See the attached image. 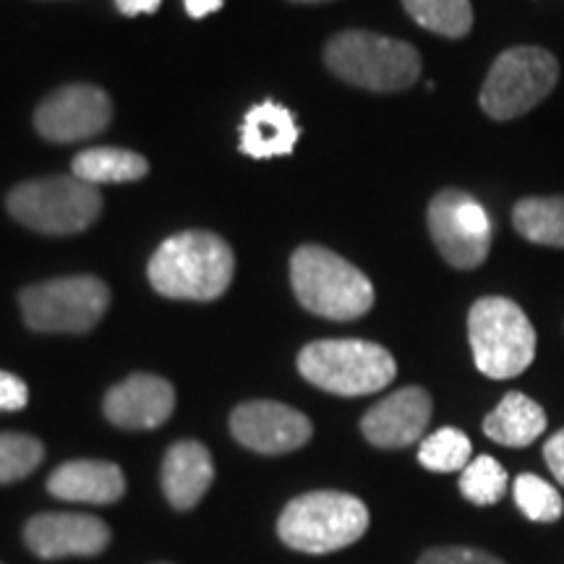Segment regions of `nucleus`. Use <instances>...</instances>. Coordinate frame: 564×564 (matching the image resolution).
Masks as SVG:
<instances>
[{
	"label": "nucleus",
	"instance_id": "f257e3e1",
	"mask_svg": "<svg viewBox=\"0 0 564 564\" xmlns=\"http://www.w3.org/2000/svg\"><path fill=\"white\" fill-rule=\"evenodd\" d=\"M236 259L220 236L186 230L160 243L150 259V282L160 295L183 301H215L228 291Z\"/></svg>",
	"mask_w": 564,
	"mask_h": 564
},
{
	"label": "nucleus",
	"instance_id": "f03ea898",
	"mask_svg": "<svg viewBox=\"0 0 564 564\" xmlns=\"http://www.w3.org/2000/svg\"><path fill=\"white\" fill-rule=\"evenodd\" d=\"M295 299L324 319L350 322L373 306V285L366 274L322 246H301L291 259Z\"/></svg>",
	"mask_w": 564,
	"mask_h": 564
},
{
	"label": "nucleus",
	"instance_id": "7ed1b4c3",
	"mask_svg": "<svg viewBox=\"0 0 564 564\" xmlns=\"http://www.w3.org/2000/svg\"><path fill=\"white\" fill-rule=\"evenodd\" d=\"M324 61L343 82L369 91L411 89L421 76V55L413 45L364 30L335 34L324 47Z\"/></svg>",
	"mask_w": 564,
	"mask_h": 564
},
{
	"label": "nucleus",
	"instance_id": "20e7f679",
	"mask_svg": "<svg viewBox=\"0 0 564 564\" xmlns=\"http://www.w3.org/2000/svg\"><path fill=\"white\" fill-rule=\"evenodd\" d=\"M369 531V510L343 491H312L295 497L278 520V533L303 554H329L356 544Z\"/></svg>",
	"mask_w": 564,
	"mask_h": 564
},
{
	"label": "nucleus",
	"instance_id": "39448f33",
	"mask_svg": "<svg viewBox=\"0 0 564 564\" xmlns=\"http://www.w3.org/2000/svg\"><path fill=\"white\" fill-rule=\"evenodd\" d=\"M468 340L476 369L489 379L520 377L535 358L533 324L505 295H486L470 306Z\"/></svg>",
	"mask_w": 564,
	"mask_h": 564
},
{
	"label": "nucleus",
	"instance_id": "423d86ee",
	"mask_svg": "<svg viewBox=\"0 0 564 564\" xmlns=\"http://www.w3.org/2000/svg\"><path fill=\"white\" fill-rule=\"evenodd\" d=\"M299 371L324 392L361 398L390 387L398 364L392 352L377 343L319 340L301 350Z\"/></svg>",
	"mask_w": 564,
	"mask_h": 564
},
{
	"label": "nucleus",
	"instance_id": "0eeeda50",
	"mask_svg": "<svg viewBox=\"0 0 564 564\" xmlns=\"http://www.w3.org/2000/svg\"><path fill=\"white\" fill-rule=\"evenodd\" d=\"M102 209L97 186L76 175L26 181L9 194V212L26 228L45 236H70L87 230Z\"/></svg>",
	"mask_w": 564,
	"mask_h": 564
},
{
	"label": "nucleus",
	"instance_id": "6e6552de",
	"mask_svg": "<svg viewBox=\"0 0 564 564\" xmlns=\"http://www.w3.org/2000/svg\"><path fill=\"white\" fill-rule=\"evenodd\" d=\"M560 82V63L544 47H510L491 63L478 95L484 112L494 121L525 116L552 95Z\"/></svg>",
	"mask_w": 564,
	"mask_h": 564
},
{
	"label": "nucleus",
	"instance_id": "1a4fd4ad",
	"mask_svg": "<svg viewBox=\"0 0 564 564\" xmlns=\"http://www.w3.org/2000/svg\"><path fill=\"white\" fill-rule=\"evenodd\" d=\"M21 314L34 333H89L108 312L110 291L89 274L30 285L19 295Z\"/></svg>",
	"mask_w": 564,
	"mask_h": 564
},
{
	"label": "nucleus",
	"instance_id": "9d476101",
	"mask_svg": "<svg viewBox=\"0 0 564 564\" xmlns=\"http://www.w3.org/2000/svg\"><path fill=\"white\" fill-rule=\"evenodd\" d=\"M429 232L444 262L455 270H476L491 251V223L481 202L460 192L444 188L429 204Z\"/></svg>",
	"mask_w": 564,
	"mask_h": 564
},
{
	"label": "nucleus",
	"instance_id": "9b49d317",
	"mask_svg": "<svg viewBox=\"0 0 564 564\" xmlns=\"http://www.w3.org/2000/svg\"><path fill=\"white\" fill-rule=\"evenodd\" d=\"M110 97L91 84H68L53 91L34 112V126L51 141H79L108 129Z\"/></svg>",
	"mask_w": 564,
	"mask_h": 564
},
{
	"label": "nucleus",
	"instance_id": "f8f14e48",
	"mask_svg": "<svg viewBox=\"0 0 564 564\" xmlns=\"http://www.w3.org/2000/svg\"><path fill=\"white\" fill-rule=\"evenodd\" d=\"M230 432L253 453L282 455L293 453L312 440V421L291 405L253 400L232 411Z\"/></svg>",
	"mask_w": 564,
	"mask_h": 564
},
{
	"label": "nucleus",
	"instance_id": "ddd939ff",
	"mask_svg": "<svg viewBox=\"0 0 564 564\" xmlns=\"http://www.w3.org/2000/svg\"><path fill=\"white\" fill-rule=\"evenodd\" d=\"M24 541L40 560L97 556L110 544V528L79 512H42L24 528Z\"/></svg>",
	"mask_w": 564,
	"mask_h": 564
},
{
	"label": "nucleus",
	"instance_id": "4468645a",
	"mask_svg": "<svg viewBox=\"0 0 564 564\" xmlns=\"http://www.w3.org/2000/svg\"><path fill=\"white\" fill-rule=\"evenodd\" d=\"M432 398L423 387H403L387 394L364 415L361 432L373 447L403 449L419 442L432 421Z\"/></svg>",
	"mask_w": 564,
	"mask_h": 564
},
{
	"label": "nucleus",
	"instance_id": "2eb2a0df",
	"mask_svg": "<svg viewBox=\"0 0 564 564\" xmlns=\"http://www.w3.org/2000/svg\"><path fill=\"white\" fill-rule=\"evenodd\" d=\"M102 408L116 426L147 432V429H158L171 419L175 390L167 379L154 377V373H133L105 394Z\"/></svg>",
	"mask_w": 564,
	"mask_h": 564
},
{
	"label": "nucleus",
	"instance_id": "dca6fc26",
	"mask_svg": "<svg viewBox=\"0 0 564 564\" xmlns=\"http://www.w3.org/2000/svg\"><path fill=\"white\" fill-rule=\"evenodd\" d=\"M47 491L63 502L112 505L123 497V470L102 460H74L61 465L47 478Z\"/></svg>",
	"mask_w": 564,
	"mask_h": 564
},
{
	"label": "nucleus",
	"instance_id": "f3484780",
	"mask_svg": "<svg viewBox=\"0 0 564 564\" xmlns=\"http://www.w3.org/2000/svg\"><path fill=\"white\" fill-rule=\"evenodd\" d=\"M215 478L209 449L199 442H178L162 460V491L175 510H192L202 502Z\"/></svg>",
	"mask_w": 564,
	"mask_h": 564
},
{
	"label": "nucleus",
	"instance_id": "a211bd4d",
	"mask_svg": "<svg viewBox=\"0 0 564 564\" xmlns=\"http://www.w3.org/2000/svg\"><path fill=\"white\" fill-rule=\"evenodd\" d=\"M299 123L293 112L278 102H259L246 112L241 123V152L253 160H270L291 154L299 144Z\"/></svg>",
	"mask_w": 564,
	"mask_h": 564
},
{
	"label": "nucleus",
	"instance_id": "6ab92c4d",
	"mask_svg": "<svg viewBox=\"0 0 564 564\" xmlns=\"http://www.w3.org/2000/svg\"><path fill=\"white\" fill-rule=\"evenodd\" d=\"M484 432L505 447H528L546 432V413L523 392H507L505 400L484 419Z\"/></svg>",
	"mask_w": 564,
	"mask_h": 564
},
{
	"label": "nucleus",
	"instance_id": "aec40b11",
	"mask_svg": "<svg viewBox=\"0 0 564 564\" xmlns=\"http://www.w3.org/2000/svg\"><path fill=\"white\" fill-rule=\"evenodd\" d=\"M512 225L528 243L564 249V196H525L512 207Z\"/></svg>",
	"mask_w": 564,
	"mask_h": 564
},
{
	"label": "nucleus",
	"instance_id": "412c9836",
	"mask_svg": "<svg viewBox=\"0 0 564 564\" xmlns=\"http://www.w3.org/2000/svg\"><path fill=\"white\" fill-rule=\"evenodd\" d=\"M76 178L100 186V183H129L144 178L150 165L137 152L116 150V147H95V150H84L74 158L70 165Z\"/></svg>",
	"mask_w": 564,
	"mask_h": 564
},
{
	"label": "nucleus",
	"instance_id": "4be33fe9",
	"mask_svg": "<svg viewBox=\"0 0 564 564\" xmlns=\"http://www.w3.org/2000/svg\"><path fill=\"white\" fill-rule=\"evenodd\" d=\"M403 6L415 24L442 37L460 40L474 30L470 0H403Z\"/></svg>",
	"mask_w": 564,
	"mask_h": 564
},
{
	"label": "nucleus",
	"instance_id": "5701e85b",
	"mask_svg": "<svg viewBox=\"0 0 564 564\" xmlns=\"http://www.w3.org/2000/svg\"><path fill=\"white\" fill-rule=\"evenodd\" d=\"M470 455H474L470 440L460 429L453 426H444L432 436H426L419 449L421 465L434 470V474H455V470H463L470 463Z\"/></svg>",
	"mask_w": 564,
	"mask_h": 564
},
{
	"label": "nucleus",
	"instance_id": "b1692460",
	"mask_svg": "<svg viewBox=\"0 0 564 564\" xmlns=\"http://www.w3.org/2000/svg\"><path fill=\"white\" fill-rule=\"evenodd\" d=\"M507 486H510V476L491 455H478L463 468L460 491L468 502L481 507L497 505L505 497Z\"/></svg>",
	"mask_w": 564,
	"mask_h": 564
},
{
	"label": "nucleus",
	"instance_id": "393cba45",
	"mask_svg": "<svg viewBox=\"0 0 564 564\" xmlns=\"http://www.w3.org/2000/svg\"><path fill=\"white\" fill-rule=\"evenodd\" d=\"M514 505L533 523H554L564 514V502L560 491L552 484H546L544 478L533 474H520L514 478Z\"/></svg>",
	"mask_w": 564,
	"mask_h": 564
},
{
	"label": "nucleus",
	"instance_id": "a878e982",
	"mask_svg": "<svg viewBox=\"0 0 564 564\" xmlns=\"http://www.w3.org/2000/svg\"><path fill=\"white\" fill-rule=\"evenodd\" d=\"M45 457V447L30 434L3 432L0 434V484L19 481L30 476Z\"/></svg>",
	"mask_w": 564,
	"mask_h": 564
},
{
	"label": "nucleus",
	"instance_id": "bb28decb",
	"mask_svg": "<svg viewBox=\"0 0 564 564\" xmlns=\"http://www.w3.org/2000/svg\"><path fill=\"white\" fill-rule=\"evenodd\" d=\"M419 564H505L499 556L486 554L481 549H468V546H440L429 549L421 556Z\"/></svg>",
	"mask_w": 564,
	"mask_h": 564
},
{
	"label": "nucleus",
	"instance_id": "cd10ccee",
	"mask_svg": "<svg viewBox=\"0 0 564 564\" xmlns=\"http://www.w3.org/2000/svg\"><path fill=\"white\" fill-rule=\"evenodd\" d=\"M30 403V390L21 382L17 373L0 369V413L21 411Z\"/></svg>",
	"mask_w": 564,
	"mask_h": 564
},
{
	"label": "nucleus",
	"instance_id": "c85d7f7f",
	"mask_svg": "<svg viewBox=\"0 0 564 564\" xmlns=\"http://www.w3.org/2000/svg\"><path fill=\"white\" fill-rule=\"evenodd\" d=\"M544 457L549 470H552L556 481L564 486V429L554 436H549V442L544 444Z\"/></svg>",
	"mask_w": 564,
	"mask_h": 564
},
{
	"label": "nucleus",
	"instance_id": "c756f323",
	"mask_svg": "<svg viewBox=\"0 0 564 564\" xmlns=\"http://www.w3.org/2000/svg\"><path fill=\"white\" fill-rule=\"evenodd\" d=\"M162 0H116L118 11L126 17H139V13H154L160 9Z\"/></svg>",
	"mask_w": 564,
	"mask_h": 564
},
{
	"label": "nucleus",
	"instance_id": "7c9ffc66",
	"mask_svg": "<svg viewBox=\"0 0 564 564\" xmlns=\"http://www.w3.org/2000/svg\"><path fill=\"white\" fill-rule=\"evenodd\" d=\"M183 3H186L188 17H192V19H204V17H209V13L220 11L225 0H183Z\"/></svg>",
	"mask_w": 564,
	"mask_h": 564
},
{
	"label": "nucleus",
	"instance_id": "2f4dec72",
	"mask_svg": "<svg viewBox=\"0 0 564 564\" xmlns=\"http://www.w3.org/2000/svg\"><path fill=\"white\" fill-rule=\"evenodd\" d=\"M295 3H322V0H295Z\"/></svg>",
	"mask_w": 564,
	"mask_h": 564
}]
</instances>
